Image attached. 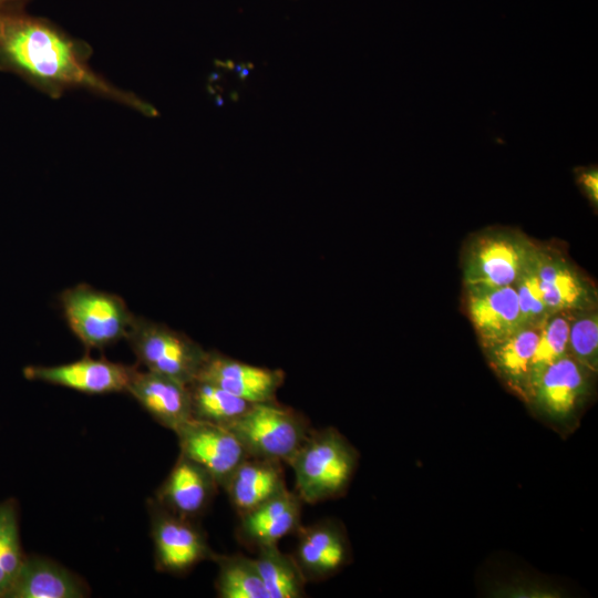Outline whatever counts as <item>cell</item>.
<instances>
[{"instance_id":"15","label":"cell","mask_w":598,"mask_h":598,"mask_svg":"<svg viewBox=\"0 0 598 598\" xmlns=\"http://www.w3.org/2000/svg\"><path fill=\"white\" fill-rule=\"evenodd\" d=\"M217 487L207 470L179 453L154 498L172 513L195 520L206 512Z\"/></svg>"},{"instance_id":"12","label":"cell","mask_w":598,"mask_h":598,"mask_svg":"<svg viewBox=\"0 0 598 598\" xmlns=\"http://www.w3.org/2000/svg\"><path fill=\"white\" fill-rule=\"evenodd\" d=\"M296 559L307 584L334 576L350 560V546L342 525L323 519L297 530Z\"/></svg>"},{"instance_id":"11","label":"cell","mask_w":598,"mask_h":598,"mask_svg":"<svg viewBox=\"0 0 598 598\" xmlns=\"http://www.w3.org/2000/svg\"><path fill=\"white\" fill-rule=\"evenodd\" d=\"M196 379L212 382L254 404L275 401L285 373L280 369L257 367L218 351H207Z\"/></svg>"},{"instance_id":"2","label":"cell","mask_w":598,"mask_h":598,"mask_svg":"<svg viewBox=\"0 0 598 598\" xmlns=\"http://www.w3.org/2000/svg\"><path fill=\"white\" fill-rule=\"evenodd\" d=\"M358 453L334 427L311 430L287 463L295 474V492L316 504L344 493L357 467Z\"/></svg>"},{"instance_id":"13","label":"cell","mask_w":598,"mask_h":598,"mask_svg":"<svg viewBox=\"0 0 598 598\" xmlns=\"http://www.w3.org/2000/svg\"><path fill=\"white\" fill-rule=\"evenodd\" d=\"M465 307L482 349L524 327L514 285L465 286Z\"/></svg>"},{"instance_id":"26","label":"cell","mask_w":598,"mask_h":598,"mask_svg":"<svg viewBox=\"0 0 598 598\" xmlns=\"http://www.w3.org/2000/svg\"><path fill=\"white\" fill-rule=\"evenodd\" d=\"M568 354L591 371L598 370L597 306L571 311Z\"/></svg>"},{"instance_id":"21","label":"cell","mask_w":598,"mask_h":598,"mask_svg":"<svg viewBox=\"0 0 598 598\" xmlns=\"http://www.w3.org/2000/svg\"><path fill=\"white\" fill-rule=\"evenodd\" d=\"M268 598H302L307 584L292 555L282 553L277 544L257 548L255 558Z\"/></svg>"},{"instance_id":"18","label":"cell","mask_w":598,"mask_h":598,"mask_svg":"<svg viewBox=\"0 0 598 598\" xmlns=\"http://www.w3.org/2000/svg\"><path fill=\"white\" fill-rule=\"evenodd\" d=\"M543 323L524 326L483 349L497 377L513 393L527 403L532 392V360Z\"/></svg>"},{"instance_id":"24","label":"cell","mask_w":598,"mask_h":598,"mask_svg":"<svg viewBox=\"0 0 598 598\" xmlns=\"http://www.w3.org/2000/svg\"><path fill=\"white\" fill-rule=\"evenodd\" d=\"M18 503H0V598H7L22 566L24 555L19 534Z\"/></svg>"},{"instance_id":"7","label":"cell","mask_w":598,"mask_h":598,"mask_svg":"<svg viewBox=\"0 0 598 598\" xmlns=\"http://www.w3.org/2000/svg\"><path fill=\"white\" fill-rule=\"evenodd\" d=\"M155 566L172 575H184L214 553L194 519L182 517L155 498L147 502Z\"/></svg>"},{"instance_id":"22","label":"cell","mask_w":598,"mask_h":598,"mask_svg":"<svg viewBox=\"0 0 598 598\" xmlns=\"http://www.w3.org/2000/svg\"><path fill=\"white\" fill-rule=\"evenodd\" d=\"M216 591L220 598H268L255 558L243 554L217 555Z\"/></svg>"},{"instance_id":"8","label":"cell","mask_w":598,"mask_h":598,"mask_svg":"<svg viewBox=\"0 0 598 598\" xmlns=\"http://www.w3.org/2000/svg\"><path fill=\"white\" fill-rule=\"evenodd\" d=\"M592 377L591 371L567 354L539 374L528 403L551 424L573 425L589 394Z\"/></svg>"},{"instance_id":"25","label":"cell","mask_w":598,"mask_h":598,"mask_svg":"<svg viewBox=\"0 0 598 598\" xmlns=\"http://www.w3.org/2000/svg\"><path fill=\"white\" fill-rule=\"evenodd\" d=\"M570 318L571 311H560L543 323L532 360V389L545 368L568 354Z\"/></svg>"},{"instance_id":"28","label":"cell","mask_w":598,"mask_h":598,"mask_svg":"<svg viewBox=\"0 0 598 598\" xmlns=\"http://www.w3.org/2000/svg\"><path fill=\"white\" fill-rule=\"evenodd\" d=\"M575 181L580 192L597 209L598 206V167L597 165L579 166L574 169Z\"/></svg>"},{"instance_id":"17","label":"cell","mask_w":598,"mask_h":598,"mask_svg":"<svg viewBox=\"0 0 598 598\" xmlns=\"http://www.w3.org/2000/svg\"><path fill=\"white\" fill-rule=\"evenodd\" d=\"M303 502L288 488L252 511L240 515L237 535L245 545L256 549L264 545L278 544L301 526Z\"/></svg>"},{"instance_id":"1","label":"cell","mask_w":598,"mask_h":598,"mask_svg":"<svg viewBox=\"0 0 598 598\" xmlns=\"http://www.w3.org/2000/svg\"><path fill=\"white\" fill-rule=\"evenodd\" d=\"M92 48L72 38L52 21L24 9H0V71L59 99L81 89L131 107L145 116L156 109L132 92L116 87L90 65Z\"/></svg>"},{"instance_id":"20","label":"cell","mask_w":598,"mask_h":598,"mask_svg":"<svg viewBox=\"0 0 598 598\" xmlns=\"http://www.w3.org/2000/svg\"><path fill=\"white\" fill-rule=\"evenodd\" d=\"M84 580L52 559L27 556L7 598H83Z\"/></svg>"},{"instance_id":"29","label":"cell","mask_w":598,"mask_h":598,"mask_svg":"<svg viewBox=\"0 0 598 598\" xmlns=\"http://www.w3.org/2000/svg\"><path fill=\"white\" fill-rule=\"evenodd\" d=\"M30 0H0V9H24Z\"/></svg>"},{"instance_id":"14","label":"cell","mask_w":598,"mask_h":598,"mask_svg":"<svg viewBox=\"0 0 598 598\" xmlns=\"http://www.w3.org/2000/svg\"><path fill=\"white\" fill-rule=\"evenodd\" d=\"M537 268L549 315L596 306V290L561 254L538 246Z\"/></svg>"},{"instance_id":"16","label":"cell","mask_w":598,"mask_h":598,"mask_svg":"<svg viewBox=\"0 0 598 598\" xmlns=\"http://www.w3.org/2000/svg\"><path fill=\"white\" fill-rule=\"evenodd\" d=\"M126 393L158 424L173 432L192 417L188 384L173 378L136 369Z\"/></svg>"},{"instance_id":"4","label":"cell","mask_w":598,"mask_h":598,"mask_svg":"<svg viewBox=\"0 0 598 598\" xmlns=\"http://www.w3.org/2000/svg\"><path fill=\"white\" fill-rule=\"evenodd\" d=\"M537 248L517 229L496 227L478 233L463 254L464 286H513Z\"/></svg>"},{"instance_id":"19","label":"cell","mask_w":598,"mask_h":598,"mask_svg":"<svg viewBox=\"0 0 598 598\" xmlns=\"http://www.w3.org/2000/svg\"><path fill=\"white\" fill-rule=\"evenodd\" d=\"M223 488L238 515H244L287 489L282 462L248 456Z\"/></svg>"},{"instance_id":"23","label":"cell","mask_w":598,"mask_h":598,"mask_svg":"<svg viewBox=\"0 0 598 598\" xmlns=\"http://www.w3.org/2000/svg\"><path fill=\"white\" fill-rule=\"evenodd\" d=\"M192 417L228 427L251 403L200 379L188 384Z\"/></svg>"},{"instance_id":"5","label":"cell","mask_w":598,"mask_h":598,"mask_svg":"<svg viewBox=\"0 0 598 598\" xmlns=\"http://www.w3.org/2000/svg\"><path fill=\"white\" fill-rule=\"evenodd\" d=\"M228 429L248 456L288 463L311 429L296 410L275 401L251 404Z\"/></svg>"},{"instance_id":"27","label":"cell","mask_w":598,"mask_h":598,"mask_svg":"<svg viewBox=\"0 0 598 598\" xmlns=\"http://www.w3.org/2000/svg\"><path fill=\"white\" fill-rule=\"evenodd\" d=\"M537 250L514 283L524 326L542 324L550 316L540 286Z\"/></svg>"},{"instance_id":"6","label":"cell","mask_w":598,"mask_h":598,"mask_svg":"<svg viewBox=\"0 0 598 598\" xmlns=\"http://www.w3.org/2000/svg\"><path fill=\"white\" fill-rule=\"evenodd\" d=\"M125 340L145 370L185 384L197 378L207 355V351L184 332L145 317L135 316Z\"/></svg>"},{"instance_id":"3","label":"cell","mask_w":598,"mask_h":598,"mask_svg":"<svg viewBox=\"0 0 598 598\" xmlns=\"http://www.w3.org/2000/svg\"><path fill=\"white\" fill-rule=\"evenodd\" d=\"M59 301L70 330L86 349L102 350L125 339L135 318L122 297L87 283L64 289Z\"/></svg>"},{"instance_id":"9","label":"cell","mask_w":598,"mask_h":598,"mask_svg":"<svg viewBox=\"0 0 598 598\" xmlns=\"http://www.w3.org/2000/svg\"><path fill=\"white\" fill-rule=\"evenodd\" d=\"M179 453L207 470L224 487L237 466L248 457L237 436L226 426L190 417L175 432Z\"/></svg>"},{"instance_id":"10","label":"cell","mask_w":598,"mask_h":598,"mask_svg":"<svg viewBox=\"0 0 598 598\" xmlns=\"http://www.w3.org/2000/svg\"><path fill=\"white\" fill-rule=\"evenodd\" d=\"M135 370L134 365L86 354L59 365H28L23 369V374L31 381H41L85 394H109L126 392Z\"/></svg>"}]
</instances>
